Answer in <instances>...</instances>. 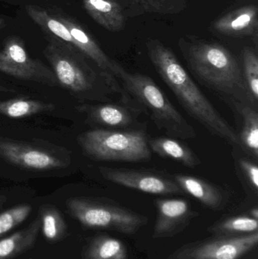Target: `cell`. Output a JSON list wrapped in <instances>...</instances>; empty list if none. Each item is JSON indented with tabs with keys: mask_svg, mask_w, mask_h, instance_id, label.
I'll use <instances>...</instances> for the list:
<instances>
[{
	"mask_svg": "<svg viewBox=\"0 0 258 259\" xmlns=\"http://www.w3.org/2000/svg\"><path fill=\"white\" fill-rule=\"evenodd\" d=\"M146 47L158 74L189 115L212 135L229 144L239 145V135L195 84L172 50L157 39L148 40Z\"/></svg>",
	"mask_w": 258,
	"mask_h": 259,
	"instance_id": "1",
	"label": "cell"
},
{
	"mask_svg": "<svg viewBox=\"0 0 258 259\" xmlns=\"http://www.w3.org/2000/svg\"><path fill=\"white\" fill-rule=\"evenodd\" d=\"M180 50L194 75L209 88L241 103H256L235 56L223 46L202 41L181 40Z\"/></svg>",
	"mask_w": 258,
	"mask_h": 259,
	"instance_id": "2",
	"label": "cell"
},
{
	"mask_svg": "<svg viewBox=\"0 0 258 259\" xmlns=\"http://www.w3.org/2000/svg\"><path fill=\"white\" fill-rule=\"evenodd\" d=\"M44 55L59 83L71 92L101 101H108V95L112 93L127 96L122 94L115 77L98 75L86 62V56L69 42L51 36Z\"/></svg>",
	"mask_w": 258,
	"mask_h": 259,
	"instance_id": "3",
	"label": "cell"
},
{
	"mask_svg": "<svg viewBox=\"0 0 258 259\" xmlns=\"http://www.w3.org/2000/svg\"><path fill=\"white\" fill-rule=\"evenodd\" d=\"M113 74L121 80L126 91L149 111L151 119L160 131L169 137L181 140L196 137L194 127L151 77L140 73H129L117 62Z\"/></svg>",
	"mask_w": 258,
	"mask_h": 259,
	"instance_id": "4",
	"label": "cell"
},
{
	"mask_svg": "<svg viewBox=\"0 0 258 259\" xmlns=\"http://www.w3.org/2000/svg\"><path fill=\"white\" fill-rule=\"evenodd\" d=\"M77 141L87 156L98 161L139 162L151 158L148 140L142 131L93 130L80 134Z\"/></svg>",
	"mask_w": 258,
	"mask_h": 259,
	"instance_id": "5",
	"label": "cell"
},
{
	"mask_svg": "<svg viewBox=\"0 0 258 259\" xmlns=\"http://www.w3.org/2000/svg\"><path fill=\"white\" fill-rule=\"evenodd\" d=\"M73 217L88 228L134 235L148 224L146 216L113 201L90 198H71L66 202Z\"/></svg>",
	"mask_w": 258,
	"mask_h": 259,
	"instance_id": "6",
	"label": "cell"
},
{
	"mask_svg": "<svg viewBox=\"0 0 258 259\" xmlns=\"http://www.w3.org/2000/svg\"><path fill=\"white\" fill-rule=\"evenodd\" d=\"M258 244V232L238 237H212L186 243L168 259H240Z\"/></svg>",
	"mask_w": 258,
	"mask_h": 259,
	"instance_id": "7",
	"label": "cell"
},
{
	"mask_svg": "<svg viewBox=\"0 0 258 259\" xmlns=\"http://www.w3.org/2000/svg\"><path fill=\"white\" fill-rule=\"evenodd\" d=\"M0 71L27 81L49 87L59 84L56 74L45 64L32 59L18 38H9L0 50Z\"/></svg>",
	"mask_w": 258,
	"mask_h": 259,
	"instance_id": "8",
	"label": "cell"
},
{
	"mask_svg": "<svg viewBox=\"0 0 258 259\" xmlns=\"http://www.w3.org/2000/svg\"><path fill=\"white\" fill-rule=\"evenodd\" d=\"M101 176L118 185L156 195L183 194L184 192L166 173L145 169L100 167Z\"/></svg>",
	"mask_w": 258,
	"mask_h": 259,
	"instance_id": "9",
	"label": "cell"
},
{
	"mask_svg": "<svg viewBox=\"0 0 258 259\" xmlns=\"http://www.w3.org/2000/svg\"><path fill=\"white\" fill-rule=\"evenodd\" d=\"M0 158L29 170H54L66 167L68 161L42 148L0 137Z\"/></svg>",
	"mask_w": 258,
	"mask_h": 259,
	"instance_id": "10",
	"label": "cell"
},
{
	"mask_svg": "<svg viewBox=\"0 0 258 259\" xmlns=\"http://www.w3.org/2000/svg\"><path fill=\"white\" fill-rule=\"evenodd\" d=\"M154 204L158 211L151 236L154 240L175 237L198 216V213L192 210L185 199H158Z\"/></svg>",
	"mask_w": 258,
	"mask_h": 259,
	"instance_id": "11",
	"label": "cell"
},
{
	"mask_svg": "<svg viewBox=\"0 0 258 259\" xmlns=\"http://www.w3.org/2000/svg\"><path fill=\"white\" fill-rule=\"evenodd\" d=\"M56 17L69 30L74 39L73 45L80 50L86 57L92 59L98 65L101 72L115 77L113 71L115 61L111 59L103 52L99 46L92 39V36L74 20L62 15H58Z\"/></svg>",
	"mask_w": 258,
	"mask_h": 259,
	"instance_id": "12",
	"label": "cell"
},
{
	"mask_svg": "<svg viewBox=\"0 0 258 259\" xmlns=\"http://www.w3.org/2000/svg\"><path fill=\"white\" fill-rule=\"evenodd\" d=\"M174 181L184 193L191 195L204 206L215 211L224 209L227 196L221 189L209 181L197 177L174 175Z\"/></svg>",
	"mask_w": 258,
	"mask_h": 259,
	"instance_id": "13",
	"label": "cell"
},
{
	"mask_svg": "<svg viewBox=\"0 0 258 259\" xmlns=\"http://www.w3.org/2000/svg\"><path fill=\"white\" fill-rule=\"evenodd\" d=\"M257 7L255 5H248L217 20L213 24V28L227 36H249L257 32Z\"/></svg>",
	"mask_w": 258,
	"mask_h": 259,
	"instance_id": "14",
	"label": "cell"
},
{
	"mask_svg": "<svg viewBox=\"0 0 258 259\" xmlns=\"http://www.w3.org/2000/svg\"><path fill=\"white\" fill-rule=\"evenodd\" d=\"M91 18L109 31L122 30L127 19L125 6L119 0H83Z\"/></svg>",
	"mask_w": 258,
	"mask_h": 259,
	"instance_id": "15",
	"label": "cell"
},
{
	"mask_svg": "<svg viewBox=\"0 0 258 259\" xmlns=\"http://www.w3.org/2000/svg\"><path fill=\"white\" fill-rule=\"evenodd\" d=\"M92 122L109 127L124 128L131 125L138 115L139 109L120 103H106L82 109Z\"/></svg>",
	"mask_w": 258,
	"mask_h": 259,
	"instance_id": "16",
	"label": "cell"
},
{
	"mask_svg": "<svg viewBox=\"0 0 258 259\" xmlns=\"http://www.w3.org/2000/svg\"><path fill=\"white\" fill-rule=\"evenodd\" d=\"M151 151L159 156L171 158L186 167L194 168L201 164L198 155L186 145L174 139L159 137L148 140Z\"/></svg>",
	"mask_w": 258,
	"mask_h": 259,
	"instance_id": "17",
	"label": "cell"
},
{
	"mask_svg": "<svg viewBox=\"0 0 258 259\" xmlns=\"http://www.w3.org/2000/svg\"><path fill=\"white\" fill-rule=\"evenodd\" d=\"M40 228V219H36L22 231L0 240V259H12L31 249Z\"/></svg>",
	"mask_w": 258,
	"mask_h": 259,
	"instance_id": "18",
	"label": "cell"
},
{
	"mask_svg": "<svg viewBox=\"0 0 258 259\" xmlns=\"http://www.w3.org/2000/svg\"><path fill=\"white\" fill-rule=\"evenodd\" d=\"M127 248L122 240L109 235L91 239L82 252V259H127Z\"/></svg>",
	"mask_w": 258,
	"mask_h": 259,
	"instance_id": "19",
	"label": "cell"
},
{
	"mask_svg": "<svg viewBox=\"0 0 258 259\" xmlns=\"http://www.w3.org/2000/svg\"><path fill=\"white\" fill-rule=\"evenodd\" d=\"M242 116V131L239 135L241 147L255 159L258 158V114L248 105L235 103Z\"/></svg>",
	"mask_w": 258,
	"mask_h": 259,
	"instance_id": "20",
	"label": "cell"
},
{
	"mask_svg": "<svg viewBox=\"0 0 258 259\" xmlns=\"http://www.w3.org/2000/svg\"><path fill=\"white\" fill-rule=\"evenodd\" d=\"M258 222L249 215L227 218L209 226L207 231L214 237H238L258 232Z\"/></svg>",
	"mask_w": 258,
	"mask_h": 259,
	"instance_id": "21",
	"label": "cell"
},
{
	"mask_svg": "<svg viewBox=\"0 0 258 259\" xmlns=\"http://www.w3.org/2000/svg\"><path fill=\"white\" fill-rule=\"evenodd\" d=\"M56 106L53 103H43L39 100L15 99L0 102V115L11 118H21L42 112H51Z\"/></svg>",
	"mask_w": 258,
	"mask_h": 259,
	"instance_id": "22",
	"label": "cell"
},
{
	"mask_svg": "<svg viewBox=\"0 0 258 259\" xmlns=\"http://www.w3.org/2000/svg\"><path fill=\"white\" fill-rule=\"evenodd\" d=\"M40 222L42 234L48 241L62 240L67 231L66 223L57 208L45 205L40 209Z\"/></svg>",
	"mask_w": 258,
	"mask_h": 259,
	"instance_id": "23",
	"label": "cell"
},
{
	"mask_svg": "<svg viewBox=\"0 0 258 259\" xmlns=\"http://www.w3.org/2000/svg\"><path fill=\"white\" fill-rule=\"evenodd\" d=\"M244 78L253 100H258V58L255 52L249 47L243 50Z\"/></svg>",
	"mask_w": 258,
	"mask_h": 259,
	"instance_id": "24",
	"label": "cell"
},
{
	"mask_svg": "<svg viewBox=\"0 0 258 259\" xmlns=\"http://www.w3.org/2000/svg\"><path fill=\"white\" fill-rule=\"evenodd\" d=\"M31 211L30 205H20L0 213V237L25 221Z\"/></svg>",
	"mask_w": 258,
	"mask_h": 259,
	"instance_id": "25",
	"label": "cell"
},
{
	"mask_svg": "<svg viewBox=\"0 0 258 259\" xmlns=\"http://www.w3.org/2000/svg\"><path fill=\"white\" fill-rule=\"evenodd\" d=\"M144 10L153 13L176 14L186 7V0H136Z\"/></svg>",
	"mask_w": 258,
	"mask_h": 259,
	"instance_id": "26",
	"label": "cell"
},
{
	"mask_svg": "<svg viewBox=\"0 0 258 259\" xmlns=\"http://www.w3.org/2000/svg\"><path fill=\"white\" fill-rule=\"evenodd\" d=\"M239 167L250 187L257 193L258 190V167L255 163L248 158H240L239 161Z\"/></svg>",
	"mask_w": 258,
	"mask_h": 259,
	"instance_id": "27",
	"label": "cell"
},
{
	"mask_svg": "<svg viewBox=\"0 0 258 259\" xmlns=\"http://www.w3.org/2000/svg\"><path fill=\"white\" fill-rule=\"evenodd\" d=\"M250 215L251 218H253V219H256V220H257L258 219V209L257 207H255V208H252V209L250 211L249 213Z\"/></svg>",
	"mask_w": 258,
	"mask_h": 259,
	"instance_id": "28",
	"label": "cell"
},
{
	"mask_svg": "<svg viewBox=\"0 0 258 259\" xmlns=\"http://www.w3.org/2000/svg\"><path fill=\"white\" fill-rule=\"evenodd\" d=\"M7 200V198L5 196H0V208L4 205L5 202Z\"/></svg>",
	"mask_w": 258,
	"mask_h": 259,
	"instance_id": "29",
	"label": "cell"
},
{
	"mask_svg": "<svg viewBox=\"0 0 258 259\" xmlns=\"http://www.w3.org/2000/svg\"><path fill=\"white\" fill-rule=\"evenodd\" d=\"M0 91H8V90L6 89V88H3V87H0Z\"/></svg>",
	"mask_w": 258,
	"mask_h": 259,
	"instance_id": "30",
	"label": "cell"
},
{
	"mask_svg": "<svg viewBox=\"0 0 258 259\" xmlns=\"http://www.w3.org/2000/svg\"><path fill=\"white\" fill-rule=\"evenodd\" d=\"M3 24H4V21H3V19H1V18H0V27H1V26L3 25Z\"/></svg>",
	"mask_w": 258,
	"mask_h": 259,
	"instance_id": "31",
	"label": "cell"
}]
</instances>
